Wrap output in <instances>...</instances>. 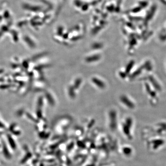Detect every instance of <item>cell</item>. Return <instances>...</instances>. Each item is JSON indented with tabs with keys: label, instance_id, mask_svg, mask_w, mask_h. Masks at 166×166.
<instances>
[{
	"label": "cell",
	"instance_id": "6da1fadb",
	"mask_svg": "<svg viewBox=\"0 0 166 166\" xmlns=\"http://www.w3.org/2000/svg\"><path fill=\"white\" fill-rule=\"evenodd\" d=\"M165 143V141L163 138H157L153 139L152 141H149L147 144V147L150 150H159L161 147H163Z\"/></svg>",
	"mask_w": 166,
	"mask_h": 166
},
{
	"label": "cell",
	"instance_id": "7a4b0ae2",
	"mask_svg": "<svg viewBox=\"0 0 166 166\" xmlns=\"http://www.w3.org/2000/svg\"><path fill=\"white\" fill-rule=\"evenodd\" d=\"M123 156L126 157H130L133 154V149L129 146H125L121 149Z\"/></svg>",
	"mask_w": 166,
	"mask_h": 166
}]
</instances>
